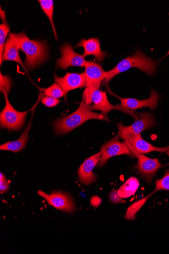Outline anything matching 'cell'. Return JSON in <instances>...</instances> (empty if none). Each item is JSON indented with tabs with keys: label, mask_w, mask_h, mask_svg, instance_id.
Listing matches in <instances>:
<instances>
[{
	"label": "cell",
	"mask_w": 169,
	"mask_h": 254,
	"mask_svg": "<svg viewBox=\"0 0 169 254\" xmlns=\"http://www.w3.org/2000/svg\"><path fill=\"white\" fill-rule=\"evenodd\" d=\"M91 120L110 122L107 114L93 112L90 105L83 99L79 108L74 113L54 122V129L57 134H65Z\"/></svg>",
	"instance_id": "6da1fadb"
},
{
	"label": "cell",
	"mask_w": 169,
	"mask_h": 254,
	"mask_svg": "<svg viewBox=\"0 0 169 254\" xmlns=\"http://www.w3.org/2000/svg\"><path fill=\"white\" fill-rule=\"evenodd\" d=\"M158 62L137 50L132 56H129L119 62L109 71L105 72L103 84H107L116 75L124 72L132 67H136L149 75L156 74Z\"/></svg>",
	"instance_id": "7a4b0ae2"
},
{
	"label": "cell",
	"mask_w": 169,
	"mask_h": 254,
	"mask_svg": "<svg viewBox=\"0 0 169 254\" xmlns=\"http://www.w3.org/2000/svg\"><path fill=\"white\" fill-rule=\"evenodd\" d=\"M14 35L19 50L26 56L25 64L29 70H33L47 60L48 50L45 42L31 40L25 32Z\"/></svg>",
	"instance_id": "3957f363"
},
{
	"label": "cell",
	"mask_w": 169,
	"mask_h": 254,
	"mask_svg": "<svg viewBox=\"0 0 169 254\" xmlns=\"http://www.w3.org/2000/svg\"><path fill=\"white\" fill-rule=\"evenodd\" d=\"M84 76L86 88L83 93V99L88 105L92 103L93 92L100 89L105 77V71L99 63L89 61L85 66Z\"/></svg>",
	"instance_id": "277c9868"
},
{
	"label": "cell",
	"mask_w": 169,
	"mask_h": 254,
	"mask_svg": "<svg viewBox=\"0 0 169 254\" xmlns=\"http://www.w3.org/2000/svg\"><path fill=\"white\" fill-rule=\"evenodd\" d=\"M139 119L130 126L125 127L122 123L117 124L118 131L117 136L126 141L129 138L140 134L147 129L154 127L156 122L153 115L150 112L138 113Z\"/></svg>",
	"instance_id": "5b68a950"
},
{
	"label": "cell",
	"mask_w": 169,
	"mask_h": 254,
	"mask_svg": "<svg viewBox=\"0 0 169 254\" xmlns=\"http://www.w3.org/2000/svg\"><path fill=\"white\" fill-rule=\"evenodd\" d=\"M6 105L0 113V125L2 128L9 130H18L25 124L27 114L29 111L19 112L16 110L10 103L8 94H4Z\"/></svg>",
	"instance_id": "8992f818"
},
{
	"label": "cell",
	"mask_w": 169,
	"mask_h": 254,
	"mask_svg": "<svg viewBox=\"0 0 169 254\" xmlns=\"http://www.w3.org/2000/svg\"><path fill=\"white\" fill-rule=\"evenodd\" d=\"M91 104L92 105H90V107L92 110L100 111L102 113L107 114L113 110H118L129 114L135 120L139 119L138 113L134 111L124 108L120 105L115 106L111 104L108 99L106 92L100 89L93 92Z\"/></svg>",
	"instance_id": "52a82bcc"
},
{
	"label": "cell",
	"mask_w": 169,
	"mask_h": 254,
	"mask_svg": "<svg viewBox=\"0 0 169 254\" xmlns=\"http://www.w3.org/2000/svg\"><path fill=\"white\" fill-rule=\"evenodd\" d=\"M127 145L133 154L138 158L137 168L138 173L150 183L153 177L156 175L157 171L164 166L162 165L158 159H152L144 156L136 151L131 145Z\"/></svg>",
	"instance_id": "ba28073f"
},
{
	"label": "cell",
	"mask_w": 169,
	"mask_h": 254,
	"mask_svg": "<svg viewBox=\"0 0 169 254\" xmlns=\"http://www.w3.org/2000/svg\"><path fill=\"white\" fill-rule=\"evenodd\" d=\"M101 152L102 156L98 164L99 167L105 166L112 157L123 154L134 155L125 142L119 141L118 136L105 143L102 147Z\"/></svg>",
	"instance_id": "9c48e42d"
},
{
	"label": "cell",
	"mask_w": 169,
	"mask_h": 254,
	"mask_svg": "<svg viewBox=\"0 0 169 254\" xmlns=\"http://www.w3.org/2000/svg\"><path fill=\"white\" fill-rule=\"evenodd\" d=\"M62 57L57 60L56 68L66 70L70 66L85 67L87 61L83 55L74 51L73 48L68 43H65L60 48Z\"/></svg>",
	"instance_id": "30bf717a"
},
{
	"label": "cell",
	"mask_w": 169,
	"mask_h": 254,
	"mask_svg": "<svg viewBox=\"0 0 169 254\" xmlns=\"http://www.w3.org/2000/svg\"><path fill=\"white\" fill-rule=\"evenodd\" d=\"M38 194L55 208L65 212H72L76 210L75 203L68 194L61 192H55L48 194L39 191Z\"/></svg>",
	"instance_id": "8fae6325"
},
{
	"label": "cell",
	"mask_w": 169,
	"mask_h": 254,
	"mask_svg": "<svg viewBox=\"0 0 169 254\" xmlns=\"http://www.w3.org/2000/svg\"><path fill=\"white\" fill-rule=\"evenodd\" d=\"M120 101V105L122 107L132 110L148 107L152 110H155L158 106V103L160 99V96L154 89H152L151 96L149 98L139 100L133 98H122L115 96Z\"/></svg>",
	"instance_id": "7c38bea8"
},
{
	"label": "cell",
	"mask_w": 169,
	"mask_h": 254,
	"mask_svg": "<svg viewBox=\"0 0 169 254\" xmlns=\"http://www.w3.org/2000/svg\"><path fill=\"white\" fill-rule=\"evenodd\" d=\"M102 156V152H99L84 161L78 170V176L80 182L88 186L96 181V176L93 173L94 168L98 165Z\"/></svg>",
	"instance_id": "4fadbf2b"
},
{
	"label": "cell",
	"mask_w": 169,
	"mask_h": 254,
	"mask_svg": "<svg viewBox=\"0 0 169 254\" xmlns=\"http://www.w3.org/2000/svg\"><path fill=\"white\" fill-rule=\"evenodd\" d=\"M54 78L56 82L64 90L65 98L69 91L83 88L86 86L84 73H67L63 77L55 75Z\"/></svg>",
	"instance_id": "5bb4252c"
},
{
	"label": "cell",
	"mask_w": 169,
	"mask_h": 254,
	"mask_svg": "<svg viewBox=\"0 0 169 254\" xmlns=\"http://www.w3.org/2000/svg\"><path fill=\"white\" fill-rule=\"evenodd\" d=\"M76 48H83V56L85 58L93 56L99 62H103L107 56V53L101 50L100 40L98 38H92L88 40L82 39L76 46Z\"/></svg>",
	"instance_id": "9a60e30c"
},
{
	"label": "cell",
	"mask_w": 169,
	"mask_h": 254,
	"mask_svg": "<svg viewBox=\"0 0 169 254\" xmlns=\"http://www.w3.org/2000/svg\"><path fill=\"white\" fill-rule=\"evenodd\" d=\"M19 51L14 33H11L5 44L1 65L5 61H13L19 64L26 71V67L21 60Z\"/></svg>",
	"instance_id": "2e32d148"
},
{
	"label": "cell",
	"mask_w": 169,
	"mask_h": 254,
	"mask_svg": "<svg viewBox=\"0 0 169 254\" xmlns=\"http://www.w3.org/2000/svg\"><path fill=\"white\" fill-rule=\"evenodd\" d=\"M125 143L131 145L136 151L142 154H147L154 151L165 152L169 149V146L159 148L151 145L143 139L141 134L129 138V139L125 141Z\"/></svg>",
	"instance_id": "e0dca14e"
},
{
	"label": "cell",
	"mask_w": 169,
	"mask_h": 254,
	"mask_svg": "<svg viewBox=\"0 0 169 254\" xmlns=\"http://www.w3.org/2000/svg\"><path fill=\"white\" fill-rule=\"evenodd\" d=\"M32 127V121L17 140L7 142L0 146L1 150L18 152L25 148L29 139V133Z\"/></svg>",
	"instance_id": "ac0fdd59"
},
{
	"label": "cell",
	"mask_w": 169,
	"mask_h": 254,
	"mask_svg": "<svg viewBox=\"0 0 169 254\" xmlns=\"http://www.w3.org/2000/svg\"><path fill=\"white\" fill-rule=\"evenodd\" d=\"M139 187L138 179L135 177H131L118 190V194L122 198L131 197L136 193Z\"/></svg>",
	"instance_id": "d6986e66"
},
{
	"label": "cell",
	"mask_w": 169,
	"mask_h": 254,
	"mask_svg": "<svg viewBox=\"0 0 169 254\" xmlns=\"http://www.w3.org/2000/svg\"><path fill=\"white\" fill-rule=\"evenodd\" d=\"M0 16L2 20V24L0 25V64H1L4 53L5 41L10 32V28L6 19L5 12L1 7L0 10Z\"/></svg>",
	"instance_id": "ffe728a7"
},
{
	"label": "cell",
	"mask_w": 169,
	"mask_h": 254,
	"mask_svg": "<svg viewBox=\"0 0 169 254\" xmlns=\"http://www.w3.org/2000/svg\"><path fill=\"white\" fill-rule=\"evenodd\" d=\"M38 2L42 10L49 19L55 37L57 41L58 37L54 21V1L53 0H39Z\"/></svg>",
	"instance_id": "44dd1931"
},
{
	"label": "cell",
	"mask_w": 169,
	"mask_h": 254,
	"mask_svg": "<svg viewBox=\"0 0 169 254\" xmlns=\"http://www.w3.org/2000/svg\"><path fill=\"white\" fill-rule=\"evenodd\" d=\"M154 191L153 193L149 195L146 197L138 200L135 203L132 204L128 207L127 209L125 218L127 220H132L135 219V216L137 213L141 209L143 205L147 202L148 199L155 193Z\"/></svg>",
	"instance_id": "7402d4cb"
},
{
	"label": "cell",
	"mask_w": 169,
	"mask_h": 254,
	"mask_svg": "<svg viewBox=\"0 0 169 254\" xmlns=\"http://www.w3.org/2000/svg\"><path fill=\"white\" fill-rule=\"evenodd\" d=\"M44 96L56 99L65 96V92L61 86L56 82L44 90Z\"/></svg>",
	"instance_id": "603a6c76"
},
{
	"label": "cell",
	"mask_w": 169,
	"mask_h": 254,
	"mask_svg": "<svg viewBox=\"0 0 169 254\" xmlns=\"http://www.w3.org/2000/svg\"><path fill=\"white\" fill-rule=\"evenodd\" d=\"M169 190V170L166 172L164 177L156 182L155 192L159 190Z\"/></svg>",
	"instance_id": "cb8c5ba5"
},
{
	"label": "cell",
	"mask_w": 169,
	"mask_h": 254,
	"mask_svg": "<svg viewBox=\"0 0 169 254\" xmlns=\"http://www.w3.org/2000/svg\"><path fill=\"white\" fill-rule=\"evenodd\" d=\"M0 79H1V85H0V91L3 94H8L11 90L12 85V81L10 78L6 75L3 76L1 73L0 74Z\"/></svg>",
	"instance_id": "d4e9b609"
},
{
	"label": "cell",
	"mask_w": 169,
	"mask_h": 254,
	"mask_svg": "<svg viewBox=\"0 0 169 254\" xmlns=\"http://www.w3.org/2000/svg\"><path fill=\"white\" fill-rule=\"evenodd\" d=\"M42 103L47 107L53 108L59 104L60 100L51 97H45L42 99Z\"/></svg>",
	"instance_id": "484cf974"
},
{
	"label": "cell",
	"mask_w": 169,
	"mask_h": 254,
	"mask_svg": "<svg viewBox=\"0 0 169 254\" xmlns=\"http://www.w3.org/2000/svg\"><path fill=\"white\" fill-rule=\"evenodd\" d=\"M9 189V184L5 176L1 173L0 174V191L1 193L7 192Z\"/></svg>",
	"instance_id": "4316f807"
},
{
	"label": "cell",
	"mask_w": 169,
	"mask_h": 254,
	"mask_svg": "<svg viewBox=\"0 0 169 254\" xmlns=\"http://www.w3.org/2000/svg\"><path fill=\"white\" fill-rule=\"evenodd\" d=\"M109 198L110 200L114 203H118L122 200V198L118 194V190L113 191L110 193Z\"/></svg>",
	"instance_id": "83f0119b"
},
{
	"label": "cell",
	"mask_w": 169,
	"mask_h": 254,
	"mask_svg": "<svg viewBox=\"0 0 169 254\" xmlns=\"http://www.w3.org/2000/svg\"><path fill=\"white\" fill-rule=\"evenodd\" d=\"M102 202L101 198L98 196H94L91 199V204L95 207L99 206Z\"/></svg>",
	"instance_id": "f1b7e54d"
},
{
	"label": "cell",
	"mask_w": 169,
	"mask_h": 254,
	"mask_svg": "<svg viewBox=\"0 0 169 254\" xmlns=\"http://www.w3.org/2000/svg\"><path fill=\"white\" fill-rule=\"evenodd\" d=\"M168 56H169V50L168 53H167V54L162 59H161L160 61H161V60L164 59L165 58L167 57Z\"/></svg>",
	"instance_id": "f546056e"
},
{
	"label": "cell",
	"mask_w": 169,
	"mask_h": 254,
	"mask_svg": "<svg viewBox=\"0 0 169 254\" xmlns=\"http://www.w3.org/2000/svg\"><path fill=\"white\" fill-rule=\"evenodd\" d=\"M167 152V154L168 155V156H169V149L166 151Z\"/></svg>",
	"instance_id": "4dcf8cb0"
}]
</instances>
